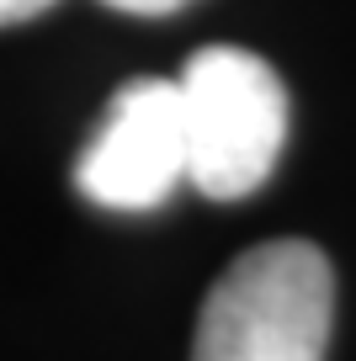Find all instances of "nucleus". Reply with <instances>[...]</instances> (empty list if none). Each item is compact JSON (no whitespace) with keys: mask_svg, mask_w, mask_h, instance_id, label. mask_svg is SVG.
Returning a JSON list of instances; mask_svg holds the SVG:
<instances>
[{"mask_svg":"<svg viewBox=\"0 0 356 361\" xmlns=\"http://www.w3.org/2000/svg\"><path fill=\"white\" fill-rule=\"evenodd\" d=\"M186 180V138H181L176 80H128L107 102L90 144L80 149L75 186L85 202L112 213H149L170 202Z\"/></svg>","mask_w":356,"mask_h":361,"instance_id":"obj_3","label":"nucleus"},{"mask_svg":"<svg viewBox=\"0 0 356 361\" xmlns=\"http://www.w3.org/2000/svg\"><path fill=\"white\" fill-rule=\"evenodd\" d=\"M186 180L213 202L261 192L287 144V85L261 54L197 48L176 80Z\"/></svg>","mask_w":356,"mask_h":361,"instance_id":"obj_2","label":"nucleus"},{"mask_svg":"<svg viewBox=\"0 0 356 361\" xmlns=\"http://www.w3.org/2000/svg\"><path fill=\"white\" fill-rule=\"evenodd\" d=\"M59 0H0V27H16V22H32V16L54 11Z\"/></svg>","mask_w":356,"mask_h":361,"instance_id":"obj_5","label":"nucleus"},{"mask_svg":"<svg viewBox=\"0 0 356 361\" xmlns=\"http://www.w3.org/2000/svg\"><path fill=\"white\" fill-rule=\"evenodd\" d=\"M335 276L319 245L271 239L213 282L191 361H324Z\"/></svg>","mask_w":356,"mask_h":361,"instance_id":"obj_1","label":"nucleus"},{"mask_svg":"<svg viewBox=\"0 0 356 361\" xmlns=\"http://www.w3.org/2000/svg\"><path fill=\"white\" fill-rule=\"evenodd\" d=\"M107 11H128V16H176L191 0H101Z\"/></svg>","mask_w":356,"mask_h":361,"instance_id":"obj_4","label":"nucleus"}]
</instances>
